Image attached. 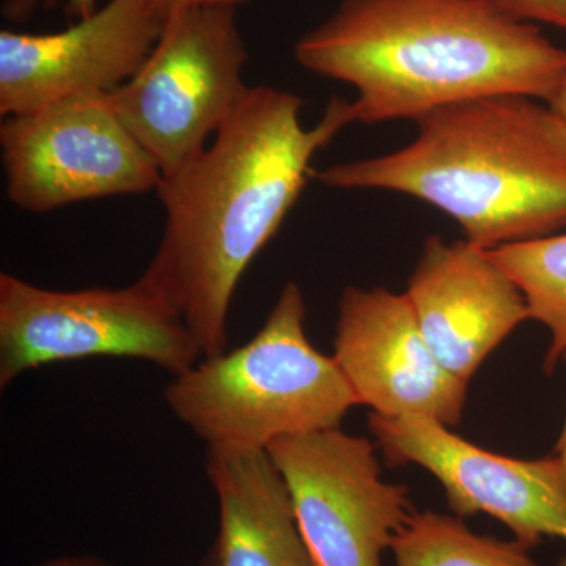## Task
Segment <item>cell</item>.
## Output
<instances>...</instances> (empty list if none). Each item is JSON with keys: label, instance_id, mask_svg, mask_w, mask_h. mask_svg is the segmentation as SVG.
Segmentation results:
<instances>
[{"label": "cell", "instance_id": "cell-13", "mask_svg": "<svg viewBox=\"0 0 566 566\" xmlns=\"http://www.w3.org/2000/svg\"><path fill=\"white\" fill-rule=\"evenodd\" d=\"M219 528L203 566H315L266 449L208 447Z\"/></svg>", "mask_w": 566, "mask_h": 566}, {"label": "cell", "instance_id": "cell-14", "mask_svg": "<svg viewBox=\"0 0 566 566\" xmlns=\"http://www.w3.org/2000/svg\"><path fill=\"white\" fill-rule=\"evenodd\" d=\"M395 566H539L520 542L479 535L463 517L412 513L395 536Z\"/></svg>", "mask_w": 566, "mask_h": 566}, {"label": "cell", "instance_id": "cell-5", "mask_svg": "<svg viewBox=\"0 0 566 566\" xmlns=\"http://www.w3.org/2000/svg\"><path fill=\"white\" fill-rule=\"evenodd\" d=\"M240 7L199 3L174 10L136 76L111 93L122 122L163 177L199 156L249 91Z\"/></svg>", "mask_w": 566, "mask_h": 566}, {"label": "cell", "instance_id": "cell-2", "mask_svg": "<svg viewBox=\"0 0 566 566\" xmlns=\"http://www.w3.org/2000/svg\"><path fill=\"white\" fill-rule=\"evenodd\" d=\"M294 59L352 85L364 125L483 96L546 103L566 76V51L494 0H344L297 40Z\"/></svg>", "mask_w": 566, "mask_h": 566}, {"label": "cell", "instance_id": "cell-21", "mask_svg": "<svg viewBox=\"0 0 566 566\" xmlns=\"http://www.w3.org/2000/svg\"><path fill=\"white\" fill-rule=\"evenodd\" d=\"M554 457L557 458L558 465H560L562 474H564L566 483V420L560 438H558L556 450H554Z\"/></svg>", "mask_w": 566, "mask_h": 566}, {"label": "cell", "instance_id": "cell-17", "mask_svg": "<svg viewBox=\"0 0 566 566\" xmlns=\"http://www.w3.org/2000/svg\"><path fill=\"white\" fill-rule=\"evenodd\" d=\"M39 2L40 0H6L2 6V14L9 21L24 22L32 17ZM61 2L66 13L71 18H76V20H84V18L91 17L92 13L98 10V7H96L98 0H46V6L54 7Z\"/></svg>", "mask_w": 566, "mask_h": 566}, {"label": "cell", "instance_id": "cell-4", "mask_svg": "<svg viewBox=\"0 0 566 566\" xmlns=\"http://www.w3.org/2000/svg\"><path fill=\"white\" fill-rule=\"evenodd\" d=\"M305 315L303 290L286 283L248 344L174 376L164 390L170 411L208 447L266 449L340 428L359 401L334 357L308 340Z\"/></svg>", "mask_w": 566, "mask_h": 566}, {"label": "cell", "instance_id": "cell-6", "mask_svg": "<svg viewBox=\"0 0 566 566\" xmlns=\"http://www.w3.org/2000/svg\"><path fill=\"white\" fill-rule=\"evenodd\" d=\"M126 357L181 375L202 357L172 305L140 281L125 289H41L0 274V387L35 368Z\"/></svg>", "mask_w": 566, "mask_h": 566}, {"label": "cell", "instance_id": "cell-15", "mask_svg": "<svg viewBox=\"0 0 566 566\" xmlns=\"http://www.w3.org/2000/svg\"><path fill=\"white\" fill-rule=\"evenodd\" d=\"M490 255L516 282L531 318L551 333L545 370L566 357V232L491 249Z\"/></svg>", "mask_w": 566, "mask_h": 566}, {"label": "cell", "instance_id": "cell-8", "mask_svg": "<svg viewBox=\"0 0 566 566\" xmlns=\"http://www.w3.org/2000/svg\"><path fill=\"white\" fill-rule=\"evenodd\" d=\"M266 450L314 565L382 566L415 509L408 488L381 479L375 446L331 428L279 439Z\"/></svg>", "mask_w": 566, "mask_h": 566}, {"label": "cell", "instance_id": "cell-18", "mask_svg": "<svg viewBox=\"0 0 566 566\" xmlns=\"http://www.w3.org/2000/svg\"><path fill=\"white\" fill-rule=\"evenodd\" d=\"M155 2L159 10L166 14V18H169L170 13L180 9V7L199 6V3H238V6H244L248 0H155Z\"/></svg>", "mask_w": 566, "mask_h": 566}, {"label": "cell", "instance_id": "cell-3", "mask_svg": "<svg viewBox=\"0 0 566 566\" xmlns=\"http://www.w3.org/2000/svg\"><path fill=\"white\" fill-rule=\"evenodd\" d=\"M416 123L415 140L400 150L314 169L312 178L416 197L486 251L565 229L566 132L545 102L483 96Z\"/></svg>", "mask_w": 566, "mask_h": 566}, {"label": "cell", "instance_id": "cell-20", "mask_svg": "<svg viewBox=\"0 0 566 566\" xmlns=\"http://www.w3.org/2000/svg\"><path fill=\"white\" fill-rule=\"evenodd\" d=\"M36 566H107L102 560L93 557L85 556H66L51 558V560L43 562V564Z\"/></svg>", "mask_w": 566, "mask_h": 566}, {"label": "cell", "instance_id": "cell-16", "mask_svg": "<svg viewBox=\"0 0 566 566\" xmlns=\"http://www.w3.org/2000/svg\"><path fill=\"white\" fill-rule=\"evenodd\" d=\"M502 10L527 22H546L566 31V0H494Z\"/></svg>", "mask_w": 566, "mask_h": 566}, {"label": "cell", "instance_id": "cell-19", "mask_svg": "<svg viewBox=\"0 0 566 566\" xmlns=\"http://www.w3.org/2000/svg\"><path fill=\"white\" fill-rule=\"evenodd\" d=\"M546 104L557 115L566 132V76L562 84L558 85L557 91L553 93V96L547 99Z\"/></svg>", "mask_w": 566, "mask_h": 566}, {"label": "cell", "instance_id": "cell-10", "mask_svg": "<svg viewBox=\"0 0 566 566\" xmlns=\"http://www.w3.org/2000/svg\"><path fill=\"white\" fill-rule=\"evenodd\" d=\"M166 21L155 0H109L65 31L0 32V115L111 95L136 76Z\"/></svg>", "mask_w": 566, "mask_h": 566}, {"label": "cell", "instance_id": "cell-1", "mask_svg": "<svg viewBox=\"0 0 566 566\" xmlns=\"http://www.w3.org/2000/svg\"><path fill=\"white\" fill-rule=\"evenodd\" d=\"M303 106L292 92L249 87L210 145L156 189L166 223L139 281L172 305L203 357L227 352L238 283L296 205L316 153L354 123L334 96L304 128Z\"/></svg>", "mask_w": 566, "mask_h": 566}, {"label": "cell", "instance_id": "cell-9", "mask_svg": "<svg viewBox=\"0 0 566 566\" xmlns=\"http://www.w3.org/2000/svg\"><path fill=\"white\" fill-rule=\"evenodd\" d=\"M368 424L387 463L431 472L457 516H493L528 549L545 538L560 539L565 556L558 566H566V483L556 457L495 455L428 417L371 412Z\"/></svg>", "mask_w": 566, "mask_h": 566}, {"label": "cell", "instance_id": "cell-7", "mask_svg": "<svg viewBox=\"0 0 566 566\" xmlns=\"http://www.w3.org/2000/svg\"><path fill=\"white\" fill-rule=\"evenodd\" d=\"M10 202L29 212L156 191L161 170L111 95H77L0 125Z\"/></svg>", "mask_w": 566, "mask_h": 566}, {"label": "cell", "instance_id": "cell-11", "mask_svg": "<svg viewBox=\"0 0 566 566\" xmlns=\"http://www.w3.org/2000/svg\"><path fill=\"white\" fill-rule=\"evenodd\" d=\"M333 357L375 415L428 417L447 427L463 417L468 385L436 359L405 293L348 286Z\"/></svg>", "mask_w": 566, "mask_h": 566}, {"label": "cell", "instance_id": "cell-12", "mask_svg": "<svg viewBox=\"0 0 566 566\" xmlns=\"http://www.w3.org/2000/svg\"><path fill=\"white\" fill-rule=\"evenodd\" d=\"M406 297L436 359L468 385L483 360L531 318L526 297L486 249L430 237Z\"/></svg>", "mask_w": 566, "mask_h": 566}]
</instances>
